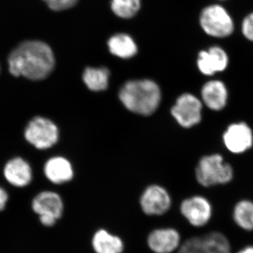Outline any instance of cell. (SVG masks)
I'll use <instances>...</instances> for the list:
<instances>
[{"label":"cell","instance_id":"7402d4cb","mask_svg":"<svg viewBox=\"0 0 253 253\" xmlns=\"http://www.w3.org/2000/svg\"><path fill=\"white\" fill-rule=\"evenodd\" d=\"M178 253H210V251L204 236H201L188 239L180 246Z\"/></svg>","mask_w":253,"mask_h":253},{"label":"cell","instance_id":"603a6c76","mask_svg":"<svg viewBox=\"0 0 253 253\" xmlns=\"http://www.w3.org/2000/svg\"><path fill=\"white\" fill-rule=\"evenodd\" d=\"M50 9L54 11H61L72 7L78 0H44Z\"/></svg>","mask_w":253,"mask_h":253},{"label":"cell","instance_id":"7a4b0ae2","mask_svg":"<svg viewBox=\"0 0 253 253\" xmlns=\"http://www.w3.org/2000/svg\"><path fill=\"white\" fill-rule=\"evenodd\" d=\"M119 98L131 112L150 116L157 110L161 101V91L157 83L151 80L126 82L119 92Z\"/></svg>","mask_w":253,"mask_h":253},{"label":"cell","instance_id":"e0dca14e","mask_svg":"<svg viewBox=\"0 0 253 253\" xmlns=\"http://www.w3.org/2000/svg\"><path fill=\"white\" fill-rule=\"evenodd\" d=\"M108 45L111 54L122 59H129L137 52L135 42L131 37L126 34L113 36L109 40Z\"/></svg>","mask_w":253,"mask_h":253},{"label":"cell","instance_id":"8fae6325","mask_svg":"<svg viewBox=\"0 0 253 253\" xmlns=\"http://www.w3.org/2000/svg\"><path fill=\"white\" fill-rule=\"evenodd\" d=\"M181 237L172 228H161L151 231L147 238L148 246L155 253H172L179 249Z\"/></svg>","mask_w":253,"mask_h":253},{"label":"cell","instance_id":"ac0fdd59","mask_svg":"<svg viewBox=\"0 0 253 253\" xmlns=\"http://www.w3.org/2000/svg\"><path fill=\"white\" fill-rule=\"evenodd\" d=\"M109 75V70L106 68H87L83 73V79L88 89L100 91L108 87Z\"/></svg>","mask_w":253,"mask_h":253},{"label":"cell","instance_id":"5bb4252c","mask_svg":"<svg viewBox=\"0 0 253 253\" xmlns=\"http://www.w3.org/2000/svg\"><path fill=\"white\" fill-rule=\"evenodd\" d=\"M4 174L8 182L16 187L28 186L33 178L31 166L21 158H15L6 163Z\"/></svg>","mask_w":253,"mask_h":253},{"label":"cell","instance_id":"3957f363","mask_svg":"<svg viewBox=\"0 0 253 253\" xmlns=\"http://www.w3.org/2000/svg\"><path fill=\"white\" fill-rule=\"evenodd\" d=\"M233 176L232 168L224 162L219 154L204 156L200 160L196 169L198 182L206 187L227 184L232 180Z\"/></svg>","mask_w":253,"mask_h":253},{"label":"cell","instance_id":"cb8c5ba5","mask_svg":"<svg viewBox=\"0 0 253 253\" xmlns=\"http://www.w3.org/2000/svg\"><path fill=\"white\" fill-rule=\"evenodd\" d=\"M242 31L248 40L253 42V13L246 16L244 20Z\"/></svg>","mask_w":253,"mask_h":253},{"label":"cell","instance_id":"4fadbf2b","mask_svg":"<svg viewBox=\"0 0 253 253\" xmlns=\"http://www.w3.org/2000/svg\"><path fill=\"white\" fill-rule=\"evenodd\" d=\"M201 97L203 102L210 109L221 111L225 107L227 103V89L221 81H208L203 86Z\"/></svg>","mask_w":253,"mask_h":253},{"label":"cell","instance_id":"52a82bcc","mask_svg":"<svg viewBox=\"0 0 253 253\" xmlns=\"http://www.w3.org/2000/svg\"><path fill=\"white\" fill-rule=\"evenodd\" d=\"M202 109V102L199 98L194 94L185 93L176 99L171 113L181 126L190 128L201 122Z\"/></svg>","mask_w":253,"mask_h":253},{"label":"cell","instance_id":"8992f818","mask_svg":"<svg viewBox=\"0 0 253 253\" xmlns=\"http://www.w3.org/2000/svg\"><path fill=\"white\" fill-rule=\"evenodd\" d=\"M59 135L57 126L42 117L33 118L25 130L26 140L38 149L51 148L57 142Z\"/></svg>","mask_w":253,"mask_h":253},{"label":"cell","instance_id":"7c38bea8","mask_svg":"<svg viewBox=\"0 0 253 253\" xmlns=\"http://www.w3.org/2000/svg\"><path fill=\"white\" fill-rule=\"evenodd\" d=\"M228 64V55L224 49L219 46H212L208 51H201L197 60L199 71L207 76L222 72L227 68Z\"/></svg>","mask_w":253,"mask_h":253},{"label":"cell","instance_id":"44dd1931","mask_svg":"<svg viewBox=\"0 0 253 253\" xmlns=\"http://www.w3.org/2000/svg\"><path fill=\"white\" fill-rule=\"evenodd\" d=\"M111 7L119 17L131 18L140 8V0H112Z\"/></svg>","mask_w":253,"mask_h":253},{"label":"cell","instance_id":"5b68a950","mask_svg":"<svg viewBox=\"0 0 253 253\" xmlns=\"http://www.w3.org/2000/svg\"><path fill=\"white\" fill-rule=\"evenodd\" d=\"M32 209L39 215L42 225L51 227L62 217L64 206L62 199L57 193L44 191L33 199Z\"/></svg>","mask_w":253,"mask_h":253},{"label":"cell","instance_id":"2e32d148","mask_svg":"<svg viewBox=\"0 0 253 253\" xmlns=\"http://www.w3.org/2000/svg\"><path fill=\"white\" fill-rule=\"evenodd\" d=\"M91 245L96 253H122L124 250V244L119 236L102 229L95 232Z\"/></svg>","mask_w":253,"mask_h":253},{"label":"cell","instance_id":"30bf717a","mask_svg":"<svg viewBox=\"0 0 253 253\" xmlns=\"http://www.w3.org/2000/svg\"><path fill=\"white\" fill-rule=\"evenodd\" d=\"M226 149L233 154H243L253 144L252 129L245 123H233L228 126L223 135Z\"/></svg>","mask_w":253,"mask_h":253},{"label":"cell","instance_id":"484cf974","mask_svg":"<svg viewBox=\"0 0 253 253\" xmlns=\"http://www.w3.org/2000/svg\"><path fill=\"white\" fill-rule=\"evenodd\" d=\"M237 253H253V246H247L245 247L244 249H241Z\"/></svg>","mask_w":253,"mask_h":253},{"label":"cell","instance_id":"d6986e66","mask_svg":"<svg viewBox=\"0 0 253 253\" xmlns=\"http://www.w3.org/2000/svg\"><path fill=\"white\" fill-rule=\"evenodd\" d=\"M233 217L236 224L246 231L253 230V203L248 200L240 201L234 207Z\"/></svg>","mask_w":253,"mask_h":253},{"label":"cell","instance_id":"d4e9b609","mask_svg":"<svg viewBox=\"0 0 253 253\" xmlns=\"http://www.w3.org/2000/svg\"><path fill=\"white\" fill-rule=\"evenodd\" d=\"M8 199H9V196H8L6 191L2 188H0V212L4 210L5 207H6Z\"/></svg>","mask_w":253,"mask_h":253},{"label":"cell","instance_id":"ba28073f","mask_svg":"<svg viewBox=\"0 0 253 253\" xmlns=\"http://www.w3.org/2000/svg\"><path fill=\"white\" fill-rule=\"evenodd\" d=\"M172 204L167 190L159 185H151L141 195L140 206L145 214L160 216L166 214Z\"/></svg>","mask_w":253,"mask_h":253},{"label":"cell","instance_id":"ffe728a7","mask_svg":"<svg viewBox=\"0 0 253 253\" xmlns=\"http://www.w3.org/2000/svg\"><path fill=\"white\" fill-rule=\"evenodd\" d=\"M211 253H231V246L225 236L219 232H212L204 236Z\"/></svg>","mask_w":253,"mask_h":253},{"label":"cell","instance_id":"277c9868","mask_svg":"<svg viewBox=\"0 0 253 253\" xmlns=\"http://www.w3.org/2000/svg\"><path fill=\"white\" fill-rule=\"evenodd\" d=\"M200 23L208 35L215 38H226L234 31L232 18L220 5L205 8L200 16Z\"/></svg>","mask_w":253,"mask_h":253},{"label":"cell","instance_id":"6da1fadb","mask_svg":"<svg viewBox=\"0 0 253 253\" xmlns=\"http://www.w3.org/2000/svg\"><path fill=\"white\" fill-rule=\"evenodd\" d=\"M8 64L9 72L14 77L41 81L54 69V55L49 46L42 42L26 41L11 53Z\"/></svg>","mask_w":253,"mask_h":253},{"label":"cell","instance_id":"9c48e42d","mask_svg":"<svg viewBox=\"0 0 253 253\" xmlns=\"http://www.w3.org/2000/svg\"><path fill=\"white\" fill-rule=\"evenodd\" d=\"M180 211L191 225L201 227L207 224L211 219L212 208L204 196H196L184 200L181 203Z\"/></svg>","mask_w":253,"mask_h":253},{"label":"cell","instance_id":"9a60e30c","mask_svg":"<svg viewBox=\"0 0 253 253\" xmlns=\"http://www.w3.org/2000/svg\"><path fill=\"white\" fill-rule=\"evenodd\" d=\"M44 171L48 180L55 184L67 183L74 175L72 165L63 157L50 158L44 166Z\"/></svg>","mask_w":253,"mask_h":253}]
</instances>
